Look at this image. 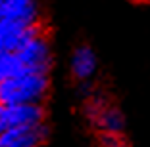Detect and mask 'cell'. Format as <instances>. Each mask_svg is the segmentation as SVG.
<instances>
[{
	"label": "cell",
	"mask_w": 150,
	"mask_h": 147,
	"mask_svg": "<svg viewBox=\"0 0 150 147\" xmlns=\"http://www.w3.org/2000/svg\"><path fill=\"white\" fill-rule=\"evenodd\" d=\"M88 113L93 121L100 126L106 134H115L117 136L123 128V117L119 115V111L112 105H108L106 101L102 100H94L88 107Z\"/></svg>",
	"instance_id": "5b68a950"
},
{
	"label": "cell",
	"mask_w": 150,
	"mask_h": 147,
	"mask_svg": "<svg viewBox=\"0 0 150 147\" xmlns=\"http://www.w3.org/2000/svg\"><path fill=\"white\" fill-rule=\"evenodd\" d=\"M0 52H2V50H0Z\"/></svg>",
	"instance_id": "9c48e42d"
},
{
	"label": "cell",
	"mask_w": 150,
	"mask_h": 147,
	"mask_svg": "<svg viewBox=\"0 0 150 147\" xmlns=\"http://www.w3.org/2000/svg\"><path fill=\"white\" fill-rule=\"evenodd\" d=\"M0 54H2V52H0Z\"/></svg>",
	"instance_id": "30bf717a"
},
{
	"label": "cell",
	"mask_w": 150,
	"mask_h": 147,
	"mask_svg": "<svg viewBox=\"0 0 150 147\" xmlns=\"http://www.w3.org/2000/svg\"><path fill=\"white\" fill-rule=\"evenodd\" d=\"M23 65L19 61L16 52H2L0 54V82H4L8 78L23 73Z\"/></svg>",
	"instance_id": "52a82bcc"
},
{
	"label": "cell",
	"mask_w": 150,
	"mask_h": 147,
	"mask_svg": "<svg viewBox=\"0 0 150 147\" xmlns=\"http://www.w3.org/2000/svg\"><path fill=\"white\" fill-rule=\"evenodd\" d=\"M46 75L23 71L16 77L0 82V103L12 105H39L46 94Z\"/></svg>",
	"instance_id": "6da1fadb"
},
{
	"label": "cell",
	"mask_w": 150,
	"mask_h": 147,
	"mask_svg": "<svg viewBox=\"0 0 150 147\" xmlns=\"http://www.w3.org/2000/svg\"><path fill=\"white\" fill-rule=\"evenodd\" d=\"M16 54H18L25 71L46 75V71L50 67V48H48V42L40 35L27 40L21 48L16 50Z\"/></svg>",
	"instance_id": "3957f363"
},
{
	"label": "cell",
	"mask_w": 150,
	"mask_h": 147,
	"mask_svg": "<svg viewBox=\"0 0 150 147\" xmlns=\"http://www.w3.org/2000/svg\"><path fill=\"white\" fill-rule=\"evenodd\" d=\"M102 143H104V147H125L123 141L119 139V136L115 134H106L102 138Z\"/></svg>",
	"instance_id": "ba28073f"
},
{
	"label": "cell",
	"mask_w": 150,
	"mask_h": 147,
	"mask_svg": "<svg viewBox=\"0 0 150 147\" xmlns=\"http://www.w3.org/2000/svg\"><path fill=\"white\" fill-rule=\"evenodd\" d=\"M44 126H21L8 130L0 136V147H39L44 139Z\"/></svg>",
	"instance_id": "277c9868"
},
{
	"label": "cell",
	"mask_w": 150,
	"mask_h": 147,
	"mask_svg": "<svg viewBox=\"0 0 150 147\" xmlns=\"http://www.w3.org/2000/svg\"><path fill=\"white\" fill-rule=\"evenodd\" d=\"M96 71V57H94V52L88 46H79L73 52V57H71V73H73L75 78L79 80H87L91 78Z\"/></svg>",
	"instance_id": "8992f818"
},
{
	"label": "cell",
	"mask_w": 150,
	"mask_h": 147,
	"mask_svg": "<svg viewBox=\"0 0 150 147\" xmlns=\"http://www.w3.org/2000/svg\"><path fill=\"white\" fill-rule=\"evenodd\" d=\"M40 121H42V109L39 105L0 103V136L13 128L40 124Z\"/></svg>",
	"instance_id": "7a4b0ae2"
}]
</instances>
